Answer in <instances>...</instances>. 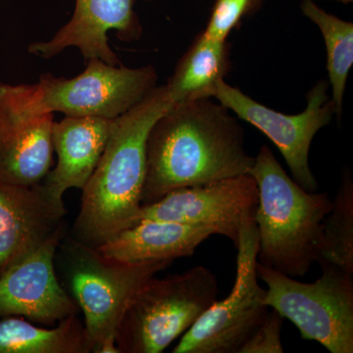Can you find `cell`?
Returning a JSON list of instances; mask_svg holds the SVG:
<instances>
[{
    "mask_svg": "<svg viewBox=\"0 0 353 353\" xmlns=\"http://www.w3.org/2000/svg\"><path fill=\"white\" fill-rule=\"evenodd\" d=\"M137 0H76L75 11L67 24L48 41H34L28 51L43 59H52L69 48H76L85 60L101 59L121 65L109 44L108 32L125 43L137 41L143 27L134 11Z\"/></svg>",
    "mask_w": 353,
    "mask_h": 353,
    "instance_id": "12",
    "label": "cell"
},
{
    "mask_svg": "<svg viewBox=\"0 0 353 353\" xmlns=\"http://www.w3.org/2000/svg\"><path fill=\"white\" fill-rule=\"evenodd\" d=\"M173 105L166 85L157 87L113 121L108 145L82 190L71 236L97 248L132 226L141 205L146 176V139Z\"/></svg>",
    "mask_w": 353,
    "mask_h": 353,
    "instance_id": "2",
    "label": "cell"
},
{
    "mask_svg": "<svg viewBox=\"0 0 353 353\" xmlns=\"http://www.w3.org/2000/svg\"><path fill=\"white\" fill-rule=\"evenodd\" d=\"M219 285L210 269L150 279L134 296L118 329L119 353H160L189 331L218 299Z\"/></svg>",
    "mask_w": 353,
    "mask_h": 353,
    "instance_id": "6",
    "label": "cell"
},
{
    "mask_svg": "<svg viewBox=\"0 0 353 353\" xmlns=\"http://www.w3.org/2000/svg\"><path fill=\"white\" fill-rule=\"evenodd\" d=\"M284 321L285 318L283 316L270 308L264 321L245 341L239 353L284 352V347L281 339Z\"/></svg>",
    "mask_w": 353,
    "mask_h": 353,
    "instance_id": "22",
    "label": "cell"
},
{
    "mask_svg": "<svg viewBox=\"0 0 353 353\" xmlns=\"http://www.w3.org/2000/svg\"><path fill=\"white\" fill-rule=\"evenodd\" d=\"M113 121L101 117H65L52 125L57 165L41 182L53 201L64 202L70 189L83 190L108 145Z\"/></svg>",
    "mask_w": 353,
    "mask_h": 353,
    "instance_id": "14",
    "label": "cell"
},
{
    "mask_svg": "<svg viewBox=\"0 0 353 353\" xmlns=\"http://www.w3.org/2000/svg\"><path fill=\"white\" fill-rule=\"evenodd\" d=\"M60 263L68 294L83 311V325L92 352L119 353L116 336L127 308L150 279L171 262L124 264L104 259L95 248L72 236L58 246Z\"/></svg>",
    "mask_w": 353,
    "mask_h": 353,
    "instance_id": "5",
    "label": "cell"
},
{
    "mask_svg": "<svg viewBox=\"0 0 353 353\" xmlns=\"http://www.w3.org/2000/svg\"><path fill=\"white\" fill-rule=\"evenodd\" d=\"M67 232L0 275V318L19 316L53 327L80 308L57 277L55 255Z\"/></svg>",
    "mask_w": 353,
    "mask_h": 353,
    "instance_id": "11",
    "label": "cell"
},
{
    "mask_svg": "<svg viewBox=\"0 0 353 353\" xmlns=\"http://www.w3.org/2000/svg\"><path fill=\"white\" fill-rule=\"evenodd\" d=\"M54 114L34 119L14 117L0 106V182L34 185L50 172Z\"/></svg>",
    "mask_w": 353,
    "mask_h": 353,
    "instance_id": "16",
    "label": "cell"
},
{
    "mask_svg": "<svg viewBox=\"0 0 353 353\" xmlns=\"http://www.w3.org/2000/svg\"><path fill=\"white\" fill-rule=\"evenodd\" d=\"M264 0H215L205 29L208 38L227 41L234 30L239 29L245 18L261 8Z\"/></svg>",
    "mask_w": 353,
    "mask_h": 353,
    "instance_id": "21",
    "label": "cell"
},
{
    "mask_svg": "<svg viewBox=\"0 0 353 353\" xmlns=\"http://www.w3.org/2000/svg\"><path fill=\"white\" fill-rule=\"evenodd\" d=\"M88 352H92V345L78 314L50 329L34 326L19 316L0 321V353Z\"/></svg>",
    "mask_w": 353,
    "mask_h": 353,
    "instance_id": "18",
    "label": "cell"
},
{
    "mask_svg": "<svg viewBox=\"0 0 353 353\" xmlns=\"http://www.w3.org/2000/svg\"><path fill=\"white\" fill-rule=\"evenodd\" d=\"M253 163L240 121L220 102L174 104L148 132L141 204L172 190L250 174Z\"/></svg>",
    "mask_w": 353,
    "mask_h": 353,
    "instance_id": "1",
    "label": "cell"
},
{
    "mask_svg": "<svg viewBox=\"0 0 353 353\" xmlns=\"http://www.w3.org/2000/svg\"><path fill=\"white\" fill-rule=\"evenodd\" d=\"M259 188L254 220L259 236L257 261L292 278L317 262L322 223L332 208L327 192L303 189L262 145L250 171Z\"/></svg>",
    "mask_w": 353,
    "mask_h": 353,
    "instance_id": "3",
    "label": "cell"
},
{
    "mask_svg": "<svg viewBox=\"0 0 353 353\" xmlns=\"http://www.w3.org/2000/svg\"><path fill=\"white\" fill-rule=\"evenodd\" d=\"M64 202L34 185L0 182V275L66 230Z\"/></svg>",
    "mask_w": 353,
    "mask_h": 353,
    "instance_id": "13",
    "label": "cell"
},
{
    "mask_svg": "<svg viewBox=\"0 0 353 353\" xmlns=\"http://www.w3.org/2000/svg\"><path fill=\"white\" fill-rule=\"evenodd\" d=\"M231 46L227 41H215L199 32L176 64L166 83L174 104L212 99L220 81L231 69Z\"/></svg>",
    "mask_w": 353,
    "mask_h": 353,
    "instance_id": "17",
    "label": "cell"
},
{
    "mask_svg": "<svg viewBox=\"0 0 353 353\" xmlns=\"http://www.w3.org/2000/svg\"><path fill=\"white\" fill-rule=\"evenodd\" d=\"M317 262L353 275V181L348 171L323 220Z\"/></svg>",
    "mask_w": 353,
    "mask_h": 353,
    "instance_id": "20",
    "label": "cell"
},
{
    "mask_svg": "<svg viewBox=\"0 0 353 353\" xmlns=\"http://www.w3.org/2000/svg\"><path fill=\"white\" fill-rule=\"evenodd\" d=\"M257 203L256 182L245 174L172 190L157 201L141 204L132 226L150 220L208 226L236 248L243 223L254 217Z\"/></svg>",
    "mask_w": 353,
    "mask_h": 353,
    "instance_id": "10",
    "label": "cell"
},
{
    "mask_svg": "<svg viewBox=\"0 0 353 353\" xmlns=\"http://www.w3.org/2000/svg\"><path fill=\"white\" fill-rule=\"evenodd\" d=\"M259 236L253 218L246 219L239 234L236 281L223 301H216L183 334L173 353H239L264 321L270 307L264 303L266 290L257 277Z\"/></svg>",
    "mask_w": 353,
    "mask_h": 353,
    "instance_id": "8",
    "label": "cell"
},
{
    "mask_svg": "<svg viewBox=\"0 0 353 353\" xmlns=\"http://www.w3.org/2000/svg\"><path fill=\"white\" fill-rule=\"evenodd\" d=\"M321 277L303 283L275 269L256 264L267 285L264 303L290 320L301 339L319 343L331 353L353 352V275L320 264Z\"/></svg>",
    "mask_w": 353,
    "mask_h": 353,
    "instance_id": "7",
    "label": "cell"
},
{
    "mask_svg": "<svg viewBox=\"0 0 353 353\" xmlns=\"http://www.w3.org/2000/svg\"><path fill=\"white\" fill-rule=\"evenodd\" d=\"M157 79L152 65L128 68L90 59L85 71L72 79L43 73L32 85L0 83V106L22 120L57 112L114 120L152 92Z\"/></svg>",
    "mask_w": 353,
    "mask_h": 353,
    "instance_id": "4",
    "label": "cell"
},
{
    "mask_svg": "<svg viewBox=\"0 0 353 353\" xmlns=\"http://www.w3.org/2000/svg\"><path fill=\"white\" fill-rule=\"evenodd\" d=\"M301 11L322 32L326 46L331 99L334 115L340 117L347 78L353 65V24L327 12L313 0H303Z\"/></svg>",
    "mask_w": 353,
    "mask_h": 353,
    "instance_id": "19",
    "label": "cell"
},
{
    "mask_svg": "<svg viewBox=\"0 0 353 353\" xmlns=\"http://www.w3.org/2000/svg\"><path fill=\"white\" fill-rule=\"evenodd\" d=\"M218 234L213 228L166 221H141L95 248L104 259L124 264L171 262L192 256L197 246Z\"/></svg>",
    "mask_w": 353,
    "mask_h": 353,
    "instance_id": "15",
    "label": "cell"
},
{
    "mask_svg": "<svg viewBox=\"0 0 353 353\" xmlns=\"http://www.w3.org/2000/svg\"><path fill=\"white\" fill-rule=\"evenodd\" d=\"M329 85L326 81H318L306 94L305 110L296 115L267 108L224 80L218 83L213 97L239 119L263 132L282 153L292 178L307 192H317L319 183L309 165V152L316 134L334 115Z\"/></svg>",
    "mask_w": 353,
    "mask_h": 353,
    "instance_id": "9",
    "label": "cell"
},
{
    "mask_svg": "<svg viewBox=\"0 0 353 353\" xmlns=\"http://www.w3.org/2000/svg\"><path fill=\"white\" fill-rule=\"evenodd\" d=\"M334 1L341 2V3H350V2H352L353 0H334Z\"/></svg>",
    "mask_w": 353,
    "mask_h": 353,
    "instance_id": "23",
    "label": "cell"
}]
</instances>
